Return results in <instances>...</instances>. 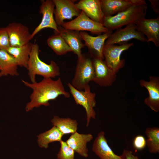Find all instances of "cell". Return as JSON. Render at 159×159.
<instances>
[{
	"instance_id": "1",
	"label": "cell",
	"mask_w": 159,
	"mask_h": 159,
	"mask_svg": "<svg viewBox=\"0 0 159 159\" xmlns=\"http://www.w3.org/2000/svg\"><path fill=\"white\" fill-rule=\"evenodd\" d=\"M21 81L25 86L32 90L29 97L30 101L25 107L26 112L42 105L49 106V101L56 99L59 96L67 98L70 97L69 93L65 90L60 77L56 80L50 78H44L39 82L33 83L22 80Z\"/></svg>"
},
{
	"instance_id": "2",
	"label": "cell",
	"mask_w": 159,
	"mask_h": 159,
	"mask_svg": "<svg viewBox=\"0 0 159 159\" xmlns=\"http://www.w3.org/2000/svg\"><path fill=\"white\" fill-rule=\"evenodd\" d=\"M147 9L144 0L112 16H105L104 26L112 31L130 24H135L139 20L145 18Z\"/></svg>"
},
{
	"instance_id": "3",
	"label": "cell",
	"mask_w": 159,
	"mask_h": 159,
	"mask_svg": "<svg viewBox=\"0 0 159 159\" xmlns=\"http://www.w3.org/2000/svg\"><path fill=\"white\" fill-rule=\"evenodd\" d=\"M39 54V45L37 43L32 44L27 69L32 83L36 82L37 75L41 76L44 78H52L60 74L59 67L55 62L52 60L49 64H47L40 59Z\"/></svg>"
},
{
	"instance_id": "4",
	"label": "cell",
	"mask_w": 159,
	"mask_h": 159,
	"mask_svg": "<svg viewBox=\"0 0 159 159\" xmlns=\"http://www.w3.org/2000/svg\"><path fill=\"white\" fill-rule=\"evenodd\" d=\"M94 68L93 58L90 54H82L78 57L75 73L71 84L75 88L82 90L93 81Z\"/></svg>"
},
{
	"instance_id": "5",
	"label": "cell",
	"mask_w": 159,
	"mask_h": 159,
	"mask_svg": "<svg viewBox=\"0 0 159 159\" xmlns=\"http://www.w3.org/2000/svg\"><path fill=\"white\" fill-rule=\"evenodd\" d=\"M70 94L75 103L82 106L86 114V126L89 125L91 118H96V112L94 109L96 103V94L91 91L90 86L88 85L82 90H79L74 87L70 83L67 84Z\"/></svg>"
},
{
	"instance_id": "6",
	"label": "cell",
	"mask_w": 159,
	"mask_h": 159,
	"mask_svg": "<svg viewBox=\"0 0 159 159\" xmlns=\"http://www.w3.org/2000/svg\"><path fill=\"white\" fill-rule=\"evenodd\" d=\"M63 28L79 32L87 31L98 35L112 32L104 26L103 24L95 22L89 18L82 11L74 19L64 22L61 26Z\"/></svg>"
},
{
	"instance_id": "7",
	"label": "cell",
	"mask_w": 159,
	"mask_h": 159,
	"mask_svg": "<svg viewBox=\"0 0 159 159\" xmlns=\"http://www.w3.org/2000/svg\"><path fill=\"white\" fill-rule=\"evenodd\" d=\"M133 45V43L105 45L103 55L104 61L107 66L116 73L118 72L125 65V60L121 59L122 54Z\"/></svg>"
},
{
	"instance_id": "8",
	"label": "cell",
	"mask_w": 159,
	"mask_h": 159,
	"mask_svg": "<svg viewBox=\"0 0 159 159\" xmlns=\"http://www.w3.org/2000/svg\"><path fill=\"white\" fill-rule=\"evenodd\" d=\"M133 39L147 42L145 37L138 30L136 24H134L116 29L106 40L105 45L123 44L128 43V41Z\"/></svg>"
},
{
	"instance_id": "9",
	"label": "cell",
	"mask_w": 159,
	"mask_h": 159,
	"mask_svg": "<svg viewBox=\"0 0 159 159\" xmlns=\"http://www.w3.org/2000/svg\"><path fill=\"white\" fill-rule=\"evenodd\" d=\"M39 13L42 15L41 21L31 34V40L39 32L45 28H50L54 30V33H59V30L54 17L55 5L52 0L41 1Z\"/></svg>"
},
{
	"instance_id": "10",
	"label": "cell",
	"mask_w": 159,
	"mask_h": 159,
	"mask_svg": "<svg viewBox=\"0 0 159 159\" xmlns=\"http://www.w3.org/2000/svg\"><path fill=\"white\" fill-rule=\"evenodd\" d=\"M82 40L88 49L89 54L93 58L104 60L103 50L106 41L112 32L103 33L94 37L85 32H80Z\"/></svg>"
},
{
	"instance_id": "11",
	"label": "cell",
	"mask_w": 159,
	"mask_h": 159,
	"mask_svg": "<svg viewBox=\"0 0 159 159\" xmlns=\"http://www.w3.org/2000/svg\"><path fill=\"white\" fill-rule=\"evenodd\" d=\"M55 5L54 19L58 26H61L65 19L78 16L81 11L76 6L75 1L52 0Z\"/></svg>"
},
{
	"instance_id": "12",
	"label": "cell",
	"mask_w": 159,
	"mask_h": 159,
	"mask_svg": "<svg viewBox=\"0 0 159 159\" xmlns=\"http://www.w3.org/2000/svg\"><path fill=\"white\" fill-rule=\"evenodd\" d=\"M94 68L93 81L102 87L111 86L115 82L116 73L109 68L104 60L93 58Z\"/></svg>"
},
{
	"instance_id": "13",
	"label": "cell",
	"mask_w": 159,
	"mask_h": 159,
	"mask_svg": "<svg viewBox=\"0 0 159 159\" xmlns=\"http://www.w3.org/2000/svg\"><path fill=\"white\" fill-rule=\"evenodd\" d=\"M6 28L10 47H19L29 43L31 34L26 26L14 22L9 24Z\"/></svg>"
},
{
	"instance_id": "14",
	"label": "cell",
	"mask_w": 159,
	"mask_h": 159,
	"mask_svg": "<svg viewBox=\"0 0 159 159\" xmlns=\"http://www.w3.org/2000/svg\"><path fill=\"white\" fill-rule=\"evenodd\" d=\"M138 30L145 37L147 42H152L159 47V16L156 18H144L138 20L135 24Z\"/></svg>"
},
{
	"instance_id": "15",
	"label": "cell",
	"mask_w": 159,
	"mask_h": 159,
	"mask_svg": "<svg viewBox=\"0 0 159 159\" xmlns=\"http://www.w3.org/2000/svg\"><path fill=\"white\" fill-rule=\"evenodd\" d=\"M140 84L147 90L148 96L144 100V103L155 112L159 111V77L151 76L148 81L140 80Z\"/></svg>"
},
{
	"instance_id": "16",
	"label": "cell",
	"mask_w": 159,
	"mask_h": 159,
	"mask_svg": "<svg viewBox=\"0 0 159 159\" xmlns=\"http://www.w3.org/2000/svg\"><path fill=\"white\" fill-rule=\"evenodd\" d=\"M75 5L90 19L103 24L105 16L102 10L101 0H80Z\"/></svg>"
},
{
	"instance_id": "17",
	"label": "cell",
	"mask_w": 159,
	"mask_h": 159,
	"mask_svg": "<svg viewBox=\"0 0 159 159\" xmlns=\"http://www.w3.org/2000/svg\"><path fill=\"white\" fill-rule=\"evenodd\" d=\"M59 34L64 40L72 50V52L77 55V57L82 54V49L85 46L82 42L80 32L65 29L58 26Z\"/></svg>"
},
{
	"instance_id": "18",
	"label": "cell",
	"mask_w": 159,
	"mask_h": 159,
	"mask_svg": "<svg viewBox=\"0 0 159 159\" xmlns=\"http://www.w3.org/2000/svg\"><path fill=\"white\" fill-rule=\"evenodd\" d=\"M93 138L91 134H82L77 132L72 134L66 142L75 152L83 157L87 158L88 156L87 144Z\"/></svg>"
},
{
	"instance_id": "19",
	"label": "cell",
	"mask_w": 159,
	"mask_h": 159,
	"mask_svg": "<svg viewBox=\"0 0 159 159\" xmlns=\"http://www.w3.org/2000/svg\"><path fill=\"white\" fill-rule=\"evenodd\" d=\"M92 150L100 159H122L121 155L115 154L109 146L104 131L98 134L93 143Z\"/></svg>"
},
{
	"instance_id": "20",
	"label": "cell",
	"mask_w": 159,
	"mask_h": 159,
	"mask_svg": "<svg viewBox=\"0 0 159 159\" xmlns=\"http://www.w3.org/2000/svg\"><path fill=\"white\" fill-rule=\"evenodd\" d=\"M142 0H101V5L105 16H112L140 2Z\"/></svg>"
},
{
	"instance_id": "21",
	"label": "cell",
	"mask_w": 159,
	"mask_h": 159,
	"mask_svg": "<svg viewBox=\"0 0 159 159\" xmlns=\"http://www.w3.org/2000/svg\"><path fill=\"white\" fill-rule=\"evenodd\" d=\"M18 65L14 57L6 50H0V78L9 75L17 76Z\"/></svg>"
},
{
	"instance_id": "22",
	"label": "cell",
	"mask_w": 159,
	"mask_h": 159,
	"mask_svg": "<svg viewBox=\"0 0 159 159\" xmlns=\"http://www.w3.org/2000/svg\"><path fill=\"white\" fill-rule=\"evenodd\" d=\"M32 44L29 42L21 47H10L6 51L14 57L18 66L27 69L28 63L31 50Z\"/></svg>"
},
{
	"instance_id": "23",
	"label": "cell",
	"mask_w": 159,
	"mask_h": 159,
	"mask_svg": "<svg viewBox=\"0 0 159 159\" xmlns=\"http://www.w3.org/2000/svg\"><path fill=\"white\" fill-rule=\"evenodd\" d=\"M51 121L52 125L57 127L64 135L72 134L77 132L78 124L75 120L54 116Z\"/></svg>"
},
{
	"instance_id": "24",
	"label": "cell",
	"mask_w": 159,
	"mask_h": 159,
	"mask_svg": "<svg viewBox=\"0 0 159 159\" xmlns=\"http://www.w3.org/2000/svg\"><path fill=\"white\" fill-rule=\"evenodd\" d=\"M63 135L57 127L54 126L49 130L39 135L37 142L40 147L47 149L50 143L62 140Z\"/></svg>"
},
{
	"instance_id": "25",
	"label": "cell",
	"mask_w": 159,
	"mask_h": 159,
	"mask_svg": "<svg viewBox=\"0 0 159 159\" xmlns=\"http://www.w3.org/2000/svg\"><path fill=\"white\" fill-rule=\"evenodd\" d=\"M48 46L59 56L72 52V50L64 40L59 33L49 36L47 41Z\"/></svg>"
},
{
	"instance_id": "26",
	"label": "cell",
	"mask_w": 159,
	"mask_h": 159,
	"mask_svg": "<svg viewBox=\"0 0 159 159\" xmlns=\"http://www.w3.org/2000/svg\"><path fill=\"white\" fill-rule=\"evenodd\" d=\"M147 145L150 153H159V128L157 127L147 128L145 130Z\"/></svg>"
},
{
	"instance_id": "27",
	"label": "cell",
	"mask_w": 159,
	"mask_h": 159,
	"mask_svg": "<svg viewBox=\"0 0 159 159\" xmlns=\"http://www.w3.org/2000/svg\"><path fill=\"white\" fill-rule=\"evenodd\" d=\"M60 147L57 154L58 159H74V151L70 148L66 142L61 140L59 142Z\"/></svg>"
},
{
	"instance_id": "28",
	"label": "cell",
	"mask_w": 159,
	"mask_h": 159,
	"mask_svg": "<svg viewBox=\"0 0 159 159\" xmlns=\"http://www.w3.org/2000/svg\"><path fill=\"white\" fill-rule=\"evenodd\" d=\"M10 46L9 39L6 27L0 28V50H6Z\"/></svg>"
},
{
	"instance_id": "29",
	"label": "cell",
	"mask_w": 159,
	"mask_h": 159,
	"mask_svg": "<svg viewBox=\"0 0 159 159\" xmlns=\"http://www.w3.org/2000/svg\"><path fill=\"white\" fill-rule=\"evenodd\" d=\"M147 145L146 140L143 135H139L136 136L133 141L134 148L137 150L143 149Z\"/></svg>"
},
{
	"instance_id": "30",
	"label": "cell",
	"mask_w": 159,
	"mask_h": 159,
	"mask_svg": "<svg viewBox=\"0 0 159 159\" xmlns=\"http://www.w3.org/2000/svg\"><path fill=\"white\" fill-rule=\"evenodd\" d=\"M121 156L122 159H139L137 156L133 154L131 151L126 149L123 150Z\"/></svg>"
},
{
	"instance_id": "31",
	"label": "cell",
	"mask_w": 159,
	"mask_h": 159,
	"mask_svg": "<svg viewBox=\"0 0 159 159\" xmlns=\"http://www.w3.org/2000/svg\"><path fill=\"white\" fill-rule=\"evenodd\" d=\"M150 6L155 13L157 14H159V0H149Z\"/></svg>"
}]
</instances>
